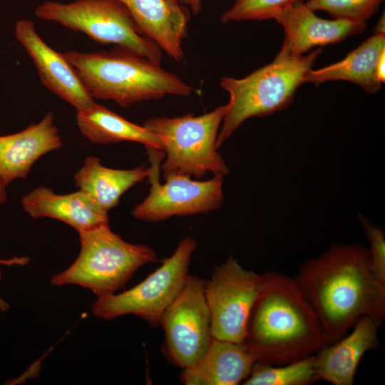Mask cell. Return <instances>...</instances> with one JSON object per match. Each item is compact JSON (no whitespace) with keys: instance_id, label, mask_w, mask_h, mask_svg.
<instances>
[{"instance_id":"cell-20","label":"cell","mask_w":385,"mask_h":385,"mask_svg":"<svg viewBox=\"0 0 385 385\" xmlns=\"http://www.w3.org/2000/svg\"><path fill=\"white\" fill-rule=\"evenodd\" d=\"M149 168L143 165L130 170L103 166L95 156L86 158L75 174L76 185L86 192L101 210L108 211L119 203L121 195L149 175Z\"/></svg>"},{"instance_id":"cell-15","label":"cell","mask_w":385,"mask_h":385,"mask_svg":"<svg viewBox=\"0 0 385 385\" xmlns=\"http://www.w3.org/2000/svg\"><path fill=\"white\" fill-rule=\"evenodd\" d=\"M129 11L140 33L176 61L184 58L190 10L168 0H116Z\"/></svg>"},{"instance_id":"cell-29","label":"cell","mask_w":385,"mask_h":385,"mask_svg":"<svg viewBox=\"0 0 385 385\" xmlns=\"http://www.w3.org/2000/svg\"><path fill=\"white\" fill-rule=\"evenodd\" d=\"M374 34L385 35V19L384 13L381 16L374 28Z\"/></svg>"},{"instance_id":"cell-6","label":"cell","mask_w":385,"mask_h":385,"mask_svg":"<svg viewBox=\"0 0 385 385\" xmlns=\"http://www.w3.org/2000/svg\"><path fill=\"white\" fill-rule=\"evenodd\" d=\"M227 106H220L201 115L157 117L147 120L143 126L162 140L165 160L163 175L177 173L201 178L207 173L224 178L229 169L217 152V138Z\"/></svg>"},{"instance_id":"cell-18","label":"cell","mask_w":385,"mask_h":385,"mask_svg":"<svg viewBox=\"0 0 385 385\" xmlns=\"http://www.w3.org/2000/svg\"><path fill=\"white\" fill-rule=\"evenodd\" d=\"M255 362L243 342L213 338L201 361L183 369L180 381L186 385H236L248 377Z\"/></svg>"},{"instance_id":"cell-3","label":"cell","mask_w":385,"mask_h":385,"mask_svg":"<svg viewBox=\"0 0 385 385\" xmlns=\"http://www.w3.org/2000/svg\"><path fill=\"white\" fill-rule=\"evenodd\" d=\"M93 98L121 107L166 95L188 96L195 89L178 76L145 58L120 48L111 51L63 53Z\"/></svg>"},{"instance_id":"cell-17","label":"cell","mask_w":385,"mask_h":385,"mask_svg":"<svg viewBox=\"0 0 385 385\" xmlns=\"http://www.w3.org/2000/svg\"><path fill=\"white\" fill-rule=\"evenodd\" d=\"M21 205L31 217L53 218L68 225L78 233L108 223V212L81 190L59 195L51 188L38 187L22 197Z\"/></svg>"},{"instance_id":"cell-19","label":"cell","mask_w":385,"mask_h":385,"mask_svg":"<svg viewBox=\"0 0 385 385\" xmlns=\"http://www.w3.org/2000/svg\"><path fill=\"white\" fill-rule=\"evenodd\" d=\"M384 52L385 35L374 34L342 60L318 70L308 71L304 82L319 85L344 80L359 85L369 93H375L382 86L376 76V66Z\"/></svg>"},{"instance_id":"cell-2","label":"cell","mask_w":385,"mask_h":385,"mask_svg":"<svg viewBox=\"0 0 385 385\" xmlns=\"http://www.w3.org/2000/svg\"><path fill=\"white\" fill-rule=\"evenodd\" d=\"M262 277L243 341L256 361L286 364L326 345L317 317L294 278L275 271Z\"/></svg>"},{"instance_id":"cell-30","label":"cell","mask_w":385,"mask_h":385,"mask_svg":"<svg viewBox=\"0 0 385 385\" xmlns=\"http://www.w3.org/2000/svg\"><path fill=\"white\" fill-rule=\"evenodd\" d=\"M5 188L6 186L3 184L0 178V205H3L7 199Z\"/></svg>"},{"instance_id":"cell-9","label":"cell","mask_w":385,"mask_h":385,"mask_svg":"<svg viewBox=\"0 0 385 385\" xmlns=\"http://www.w3.org/2000/svg\"><path fill=\"white\" fill-rule=\"evenodd\" d=\"M163 354L182 369L194 366L207 353L213 339L212 320L205 294V279L189 274L180 292L165 311Z\"/></svg>"},{"instance_id":"cell-21","label":"cell","mask_w":385,"mask_h":385,"mask_svg":"<svg viewBox=\"0 0 385 385\" xmlns=\"http://www.w3.org/2000/svg\"><path fill=\"white\" fill-rule=\"evenodd\" d=\"M76 123L81 134L94 143L131 141L143 144L146 149L163 150L161 138L155 133L96 102L76 111Z\"/></svg>"},{"instance_id":"cell-11","label":"cell","mask_w":385,"mask_h":385,"mask_svg":"<svg viewBox=\"0 0 385 385\" xmlns=\"http://www.w3.org/2000/svg\"><path fill=\"white\" fill-rule=\"evenodd\" d=\"M262 280V274L244 268L232 256L215 267L205 280L213 338L243 342Z\"/></svg>"},{"instance_id":"cell-16","label":"cell","mask_w":385,"mask_h":385,"mask_svg":"<svg viewBox=\"0 0 385 385\" xmlns=\"http://www.w3.org/2000/svg\"><path fill=\"white\" fill-rule=\"evenodd\" d=\"M52 112L23 130L0 136V178L5 186L26 178L34 163L63 145Z\"/></svg>"},{"instance_id":"cell-7","label":"cell","mask_w":385,"mask_h":385,"mask_svg":"<svg viewBox=\"0 0 385 385\" xmlns=\"http://www.w3.org/2000/svg\"><path fill=\"white\" fill-rule=\"evenodd\" d=\"M35 15L84 33L99 43L113 44L157 64L161 62L162 50L140 33L128 9L116 0L44 1L36 8Z\"/></svg>"},{"instance_id":"cell-24","label":"cell","mask_w":385,"mask_h":385,"mask_svg":"<svg viewBox=\"0 0 385 385\" xmlns=\"http://www.w3.org/2000/svg\"><path fill=\"white\" fill-rule=\"evenodd\" d=\"M304 0H234L220 17L221 22L272 19L290 5Z\"/></svg>"},{"instance_id":"cell-14","label":"cell","mask_w":385,"mask_h":385,"mask_svg":"<svg viewBox=\"0 0 385 385\" xmlns=\"http://www.w3.org/2000/svg\"><path fill=\"white\" fill-rule=\"evenodd\" d=\"M380 326L373 318L363 316L349 334L319 349L314 354L317 379L334 385H352L362 356L379 345Z\"/></svg>"},{"instance_id":"cell-22","label":"cell","mask_w":385,"mask_h":385,"mask_svg":"<svg viewBox=\"0 0 385 385\" xmlns=\"http://www.w3.org/2000/svg\"><path fill=\"white\" fill-rule=\"evenodd\" d=\"M318 381L314 354L282 365L256 361L245 385H309Z\"/></svg>"},{"instance_id":"cell-12","label":"cell","mask_w":385,"mask_h":385,"mask_svg":"<svg viewBox=\"0 0 385 385\" xmlns=\"http://www.w3.org/2000/svg\"><path fill=\"white\" fill-rule=\"evenodd\" d=\"M14 34L32 59L42 83L48 89L76 111L86 109L95 103L64 54L53 50L44 42L38 34L33 21H17Z\"/></svg>"},{"instance_id":"cell-25","label":"cell","mask_w":385,"mask_h":385,"mask_svg":"<svg viewBox=\"0 0 385 385\" xmlns=\"http://www.w3.org/2000/svg\"><path fill=\"white\" fill-rule=\"evenodd\" d=\"M358 218L369 242L368 248L371 270L376 278L385 284V233L384 229L361 214Z\"/></svg>"},{"instance_id":"cell-4","label":"cell","mask_w":385,"mask_h":385,"mask_svg":"<svg viewBox=\"0 0 385 385\" xmlns=\"http://www.w3.org/2000/svg\"><path fill=\"white\" fill-rule=\"evenodd\" d=\"M289 56L277 53L274 61L242 78L223 77L221 88L230 96L217 138L219 148L246 120L262 117L287 108L298 87L321 53Z\"/></svg>"},{"instance_id":"cell-10","label":"cell","mask_w":385,"mask_h":385,"mask_svg":"<svg viewBox=\"0 0 385 385\" xmlns=\"http://www.w3.org/2000/svg\"><path fill=\"white\" fill-rule=\"evenodd\" d=\"M150 166L148 176V195L132 210L133 216L145 222H158L173 216L206 213L223 202L222 179L213 176L206 181L195 180L188 175L168 173L159 180L160 165L165 156L161 150L147 149Z\"/></svg>"},{"instance_id":"cell-8","label":"cell","mask_w":385,"mask_h":385,"mask_svg":"<svg viewBox=\"0 0 385 385\" xmlns=\"http://www.w3.org/2000/svg\"><path fill=\"white\" fill-rule=\"evenodd\" d=\"M196 241L183 238L173 254L135 287L115 294L98 297L92 312L106 320L133 314L153 327L160 325L161 318L183 289L189 275V265Z\"/></svg>"},{"instance_id":"cell-27","label":"cell","mask_w":385,"mask_h":385,"mask_svg":"<svg viewBox=\"0 0 385 385\" xmlns=\"http://www.w3.org/2000/svg\"><path fill=\"white\" fill-rule=\"evenodd\" d=\"M179 2L187 6L188 9L194 14L197 15L200 13L202 6V0H178Z\"/></svg>"},{"instance_id":"cell-13","label":"cell","mask_w":385,"mask_h":385,"mask_svg":"<svg viewBox=\"0 0 385 385\" xmlns=\"http://www.w3.org/2000/svg\"><path fill=\"white\" fill-rule=\"evenodd\" d=\"M284 29L281 55L299 56L316 46L334 44L363 32L366 23L318 17L304 1H297L274 18Z\"/></svg>"},{"instance_id":"cell-23","label":"cell","mask_w":385,"mask_h":385,"mask_svg":"<svg viewBox=\"0 0 385 385\" xmlns=\"http://www.w3.org/2000/svg\"><path fill=\"white\" fill-rule=\"evenodd\" d=\"M384 0H307L306 6L313 11H324L334 19L366 23Z\"/></svg>"},{"instance_id":"cell-31","label":"cell","mask_w":385,"mask_h":385,"mask_svg":"<svg viewBox=\"0 0 385 385\" xmlns=\"http://www.w3.org/2000/svg\"><path fill=\"white\" fill-rule=\"evenodd\" d=\"M168 1H169L170 2H172L173 4H179L180 3L178 0H168Z\"/></svg>"},{"instance_id":"cell-5","label":"cell","mask_w":385,"mask_h":385,"mask_svg":"<svg viewBox=\"0 0 385 385\" xmlns=\"http://www.w3.org/2000/svg\"><path fill=\"white\" fill-rule=\"evenodd\" d=\"M80 252L72 265L53 274V286L75 284L98 297L122 289L143 265L158 261L148 245L131 244L103 224L79 232Z\"/></svg>"},{"instance_id":"cell-28","label":"cell","mask_w":385,"mask_h":385,"mask_svg":"<svg viewBox=\"0 0 385 385\" xmlns=\"http://www.w3.org/2000/svg\"><path fill=\"white\" fill-rule=\"evenodd\" d=\"M385 52H384L377 63L376 76L380 83H384L385 81Z\"/></svg>"},{"instance_id":"cell-1","label":"cell","mask_w":385,"mask_h":385,"mask_svg":"<svg viewBox=\"0 0 385 385\" xmlns=\"http://www.w3.org/2000/svg\"><path fill=\"white\" fill-rule=\"evenodd\" d=\"M294 279L317 317L326 344L345 336L363 316L381 325L385 319V284L361 244L332 245L305 261Z\"/></svg>"},{"instance_id":"cell-26","label":"cell","mask_w":385,"mask_h":385,"mask_svg":"<svg viewBox=\"0 0 385 385\" xmlns=\"http://www.w3.org/2000/svg\"><path fill=\"white\" fill-rule=\"evenodd\" d=\"M29 262V258L27 257H15L9 260L0 259L1 265H25ZM1 279V271L0 269V280ZM9 309V304L0 297V311L2 312H6Z\"/></svg>"}]
</instances>
